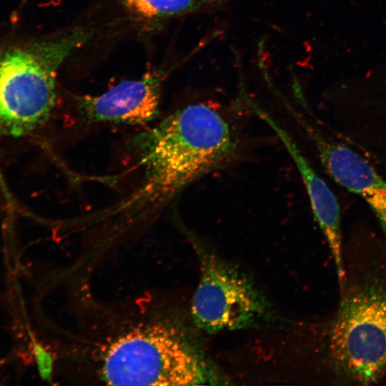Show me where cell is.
Segmentation results:
<instances>
[{
  "label": "cell",
  "mask_w": 386,
  "mask_h": 386,
  "mask_svg": "<svg viewBox=\"0 0 386 386\" xmlns=\"http://www.w3.org/2000/svg\"><path fill=\"white\" fill-rule=\"evenodd\" d=\"M91 36L79 26L41 36L16 24L0 27V136L26 135L48 120L59 68Z\"/></svg>",
  "instance_id": "obj_2"
},
{
  "label": "cell",
  "mask_w": 386,
  "mask_h": 386,
  "mask_svg": "<svg viewBox=\"0 0 386 386\" xmlns=\"http://www.w3.org/2000/svg\"><path fill=\"white\" fill-rule=\"evenodd\" d=\"M330 351L352 380L370 383L386 372V291L367 290L345 299L332 327Z\"/></svg>",
  "instance_id": "obj_4"
},
{
  "label": "cell",
  "mask_w": 386,
  "mask_h": 386,
  "mask_svg": "<svg viewBox=\"0 0 386 386\" xmlns=\"http://www.w3.org/2000/svg\"><path fill=\"white\" fill-rule=\"evenodd\" d=\"M136 17L158 21L211 12L237 0H117Z\"/></svg>",
  "instance_id": "obj_9"
},
{
  "label": "cell",
  "mask_w": 386,
  "mask_h": 386,
  "mask_svg": "<svg viewBox=\"0 0 386 386\" xmlns=\"http://www.w3.org/2000/svg\"><path fill=\"white\" fill-rule=\"evenodd\" d=\"M101 375L113 385H195L206 380L197 352L172 327H139L107 345Z\"/></svg>",
  "instance_id": "obj_3"
},
{
  "label": "cell",
  "mask_w": 386,
  "mask_h": 386,
  "mask_svg": "<svg viewBox=\"0 0 386 386\" xmlns=\"http://www.w3.org/2000/svg\"><path fill=\"white\" fill-rule=\"evenodd\" d=\"M134 144L142 179L100 212L128 222L158 214L194 180L237 159L241 149L233 124L206 102L176 110L139 134Z\"/></svg>",
  "instance_id": "obj_1"
},
{
  "label": "cell",
  "mask_w": 386,
  "mask_h": 386,
  "mask_svg": "<svg viewBox=\"0 0 386 386\" xmlns=\"http://www.w3.org/2000/svg\"><path fill=\"white\" fill-rule=\"evenodd\" d=\"M249 107L252 112L272 129L293 159L306 188L313 214L332 253L340 286L342 287L345 272L342 257L340 209L337 198L284 129L257 105L251 102Z\"/></svg>",
  "instance_id": "obj_8"
},
{
  "label": "cell",
  "mask_w": 386,
  "mask_h": 386,
  "mask_svg": "<svg viewBox=\"0 0 386 386\" xmlns=\"http://www.w3.org/2000/svg\"><path fill=\"white\" fill-rule=\"evenodd\" d=\"M263 311L259 295L238 272L204 253L202 272L192 302L196 325L208 332L234 329Z\"/></svg>",
  "instance_id": "obj_5"
},
{
  "label": "cell",
  "mask_w": 386,
  "mask_h": 386,
  "mask_svg": "<svg viewBox=\"0 0 386 386\" xmlns=\"http://www.w3.org/2000/svg\"><path fill=\"white\" fill-rule=\"evenodd\" d=\"M167 71L155 70L137 79L122 81L96 95L76 96L75 110L85 123L142 124L159 114Z\"/></svg>",
  "instance_id": "obj_6"
},
{
  "label": "cell",
  "mask_w": 386,
  "mask_h": 386,
  "mask_svg": "<svg viewBox=\"0 0 386 386\" xmlns=\"http://www.w3.org/2000/svg\"><path fill=\"white\" fill-rule=\"evenodd\" d=\"M294 117L313 142L330 176L338 184L364 199L386 232V181L352 149L326 139L295 112Z\"/></svg>",
  "instance_id": "obj_7"
}]
</instances>
